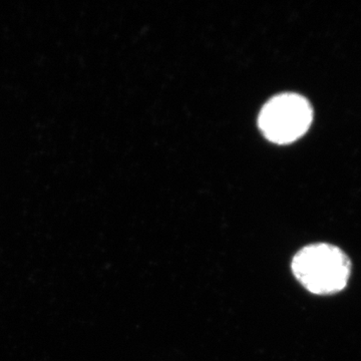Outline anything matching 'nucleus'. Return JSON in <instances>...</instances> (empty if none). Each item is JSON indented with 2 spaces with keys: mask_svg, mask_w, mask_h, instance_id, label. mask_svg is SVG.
I'll use <instances>...</instances> for the list:
<instances>
[{
  "mask_svg": "<svg viewBox=\"0 0 361 361\" xmlns=\"http://www.w3.org/2000/svg\"><path fill=\"white\" fill-rule=\"evenodd\" d=\"M313 110L300 94L286 92L272 97L259 115L258 123L266 139L275 144H290L310 130Z\"/></svg>",
  "mask_w": 361,
  "mask_h": 361,
  "instance_id": "nucleus-2",
  "label": "nucleus"
},
{
  "mask_svg": "<svg viewBox=\"0 0 361 361\" xmlns=\"http://www.w3.org/2000/svg\"><path fill=\"white\" fill-rule=\"evenodd\" d=\"M294 276L304 288L316 295H332L345 288L351 274L348 256L327 243L305 246L291 263Z\"/></svg>",
  "mask_w": 361,
  "mask_h": 361,
  "instance_id": "nucleus-1",
  "label": "nucleus"
}]
</instances>
